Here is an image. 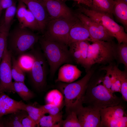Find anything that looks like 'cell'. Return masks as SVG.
<instances>
[{"mask_svg": "<svg viewBox=\"0 0 127 127\" xmlns=\"http://www.w3.org/2000/svg\"><path fill=\"white\" fill-rule=\"evenodd\" d=\"M7 115L4 117L5 127H23L22 121L28 115L27 112L24 110H19Z\"/></svg>", "mask_w": 127, "mask_h": 127, "instance_id": "cell-21", "label": "cell"}, {"mask_svg": "<svg viewBox=\"0 0 127 127\" xmlns=\"http://www.w3.org/2000/svg\"><path fill=\"white\" fill-rule=\"evenodd\" d=\"M104 75L94 74L88 83L83 103L86 106L100 109L118 105L123 99L114 94L111 93L103 84Z\"/></svg>", "mask_w": 127, "mask_h": 127, "instance_id": "cell-1", "label": "cell"}, {"mask_svg": "<svg viewBox=\"0 0 127 127\" xmlns=\"http://www.w3.org/2000/svg\"><path fill=\"white\" fill-rule=\"evenodd\" d=\"M127 69L122 71L119 70V79L121 85L120 93L122 98L126 102L127 101Z\"/></svg>", "mask_w": 127, "mask_h": 127, "instance_id": "cell-32", "label": "cell"}, {"mask_svg": "<svg viewBox=\"0 0 127 127\" xmlns=\"http://www.w3.org/2000/svg\"><path fill=\"white\" fill-rule=\"evenodd\" d=\"M38 41L41 49L50 67V75L53 77L62 65L74 62L68 46L63 43L49 39L43 35Z\"/></svg>", "mask_w": 127, "mask_h": 127, "instance_id": "cell-2", "label": "cell"}, {"mask_svg": "<svg viewBox=\"0 0 127 127\" xmlns=\"http://www.w3.org/2000/svg\"></svg>", "mask_w": 127, "mask_h": 127, "instance_id": "cell-41", "label": "cell"}, {"mask_svg": "<svg viewBox=\"0 0 127 127\" xmlns=\"http://www.w3.org/2000/svg\"><path fill=\"white\" fill-rule=\"evenodd\" d=\"M20 26L9 31L7 48L14 56L31 50L38 41L39 37L31 30Z\"/></svg>", "mask_w": 127, "mask_h": 127, "instance_id": "cell-5", "label": "cell"}, {"mask_svg": "<svg viewBox=\"0 0 127 127\" xmlns=\"http://www.w3.org/2000/svg\"><path fill=\"white\" fill-rule=\"evenodd\" d=\"M67 114L66 119L62 121L60 127H81L75 111H72Z\"/></svg>", "mask_w": 127, "mask_h": 127, "instance_id": "cell-30", "label": "cell"}, {"mask_svg": "<svg viewBox=\"0 0 127 127\" xmlns=\"http://www.w3.org/2000/svg\"><path fill=\"white\" fill-rule=\"evenodd\" d=\"M90 44L87 40L72 43L68 46L69 50L74 62L84 67L88 46Z\"/></svg>", "mask_w": 127, "mask_h": 127, "instance_id": "cell-15", "label": "cell"}, {"mask_svg": "<svg viewBox=\"0 0 127 127\" xmlns=\"http://www.w3.org/2000/svg\"><path fill=\"white\" fill-rule=\"evenodd\" d=\"M2 10L1 9V8L0 5V14L1 13V11H2Z\"/></svg>", "mask_w": 127, "mask_h": 127, "instance_id": "cell-40", "label": "cell"}, {"mask_svg": "<svg viewBox=\"0 0 127 127\" xmlns=\"http://www.w3.org/2000/svg\"><path fill=\"white\" fill-rule=\"evenodd\" d=\"M21 123L23 127H34L37 126L36 123L28 115L23 119Z\"/></svg>", "mask_w": 127, "mask_h": 127, "instance_id": "cell-36", "label": "cell"}, {"mask_svg": "<svg viewBox=\"0 0 127 127\" xmlns=\"http://www.w3.org/2000/svg\"><path fill=\"white\" fill-rule=\"evenodd\" d=\"M19 26L32 30L40 31V26L36 19L28 8L23 23L21 26Z\"/></svg>", "mask_w": 127, "mask_h": 127, "instance_id": "cell-28", "label": "cell"}, {"mask_svg": "<svg viewBox=\"0 0 127 127\" xmlns=\"http://www.w3.org/2000/svg\"><path fill=\"white\" fill-rule=\"evenodd\" d=\"M12 56L7 47L0 64V93L14 92L11 73Z\"/></svg>", "mask_w": 127, "mask_h": 127, "instance_id": "cell-11", "label": "cell"}, {"mask_svg": "<svg viewBox=\"0 0 127 127\" xmlns=\"http://www.w3.org/2000/svg\"><path fill=\"white\" fill-rule=\"evenodd\" d=\"M25 104L22 101L12 99L4 92L0 93V116L23 110Z\"/></svg>", "mask_w": 127, "mask_h": 127, "instance_id": "cell-17", "label": "cell"}, {"mask_svg": "<svg viewBox=\"0 0 127 127\" xmlns=\"http://www.w3.org/2000/svg\"><path fill=\"white\" fill-rule=\"evenodd\" d=\"M75 14L88 30L90 36L91 42L113 40L114 38L101 25L79 11L75 13Z\"/></svg>", "mask_w": 127, "mask_h": 127, "instance_id": "cell-10", "label": "cell"}, {"mask_svg": "<svg viewBox=\"0 0 127 127\" xmlns=\"http://www.w3.org/2000/svg\"><path fill=\"white\" fill-rule=\"evenodd\" d=\"M82 72L76 66L65 64L60 68L55 82L67 83L74 82L81 76Z\"/></svg>", "mask_w": 127, "mask_h": 127, "instance_id": "cell-16", "label": "cell"}, {"mask_svg": "<svg viewBox=\"0 0 127 127\" xmlns=\"http://www.w3.org/2000/svg\"><path fill=\"white\" fill-rule=\"evenodd\" d=\"M38 107L41 108L45 112L46 114L50 115H56L60 112L61 108L51 104H46L40 106Z\"/></svg>", "mask_w": 127, "mask_h": 127, "instance_id": "cell-35", "label": "cell"}, {"mask_svg": "<svg viewBox=\"0 0 127 127\" xmlns=\"http://www.w3.org/2000/svg\"><path fill=\"white\" fill-rule=\"evenodd\" d=\"M15 3L13 0H0V5L2 10L6 9Z\"/></svg>", "mask_w": 127, "mask_h": 127, "instance_id": "cell-37", "label": "cell"}, {"mask_svg": "<svg viewBox=\"0 0 127 127\" xmlns=\"http://www.w3.org/2000/svg\"><path fill=\"white\" fill-rule=\"evenodd\" d=\"M10 26H6L3 22L0 25V64L5 48Z\"/></svg>", "mask_w": 127, "mask_h": 127, "instance_id": "cell-29", "label": "cell"}, {"mask_svg": "<svg viewBox=\"0 0 127 127\" xmlns=\"http://www.w3.org/2000/svg\"><path fill=\"white\" fill-rule=\"evenodd\" d=\"M11 73L12 78L15 81L24 83L25 72L18 64L15 57L12 55Z\"/></svg>", "mask_w": 127, "mask_h": 127, "instance_id": "cell-26", "label": "cell"}, {"mask_svg": "<svg viewBox=\"0 0 127 127\" xmlns=\"http://www.w3.org/2000/svg\"><path fill=\"white\" fill-rule=\"evenodd\" d=\"M78 11L99 23L117 40L118 44L127 43V34L123 27L120 26L109 16L86 8L78 4Z\"/></svg>", "mask_w": 127, "mask_h": 127, "instance_id": "cell-6", "label": "cell"}, {"mask_svg": "<svg viewBox=\"0 0 127 127\" xmlns=\"http://www.w3.org/2000/svg\"><path fill=\"white\" fill-rule=\"evenodd\" d=\"M119 63L123 64L127 68V43L117 44L116 60Z\"/></svg>", "mask_w": 127, "mask_h": 127, "instance_id": "cell-31", "label": "cell"}, {"mask_svg": "<svg viewBox=\"0 0 127 127\" xmlns=\"http://www.w3.org/2000/svg\"><path fill=\"white\" fill-rule=\"evenodd\" d=\"M84 40L91 42L90 36L88 30L78 19L70 30L68 46L72 43Z\"/></svg>", "mask_w": 127, "mask_h": 127, "instance_id": "cell-18", "label": "cell"}, {"mask_svg": "<svg viewBox=\"0 0 127 127\" xmlns=\"http://www.w3.org/2000/svg\"><path fill=\"white\" fill-rule=\"evenodd\" d=\"M78 20L77 17L73 19H50L43 35L49 39L63 43L68 46L70 30Z\"/></svg>", "mask_w": 127, "mask_h": 127, "instance_id": "cell-8", "label": "cell"}, {"mask_svg": "<svg viewBox=\"0 0 127 127\" xmlns=\"http://www.w3.org/2000/svg\"><path fill=\"white\" fill-rule=\"evenodd\" d=\"M100 109L83 105L76 112L81 127H100Z\"/></svg>", "mask_w": 127, "mask_h": 127, "instance_id": "cell-13", "label": "cell"}, {"mask_svg": "<svg viewBox=\"0 0 127 127\" xmlns=\"http://www.w3.org/2000/svg\"><path fill=\"white\" fill-rule=\"evenodd\" d=\"M90 4V9L104 13L113 18L112 10L114 0H88Z\"/></svg>", "mask_w": 127, "mask_h": 127, "instance_id": "cell-19", "label": "cell"}, {"mask_svg": "<svg viewBox=\"0 0 127 127\" xmlns=\"http://www.w3.org/2000/svg\"><path fill=\"white\" fill-rule=\"evenodd\" d=\"M122 102L118 105L100 109V127H127L126 108Z\"/></svg>", "mask_w": 127, "mask_h": 127, "instance_id": "cell-9", "label": "cell"}, {"mask_svg": "<svg viewBox=\"0 0 127 127\" xmlns=\"http://www.w3.org/2000/svg\"><path fill=\"white\" fill-rule=\"evenodd\" d=\"M50 19H73L75 13L61 0H44Z\"/></svg>", "mask_w": 127, "mask_h": 127, "instance_id": "cell-12", "label": "cell"}, {"mask_svg": "<svg viewBox=\"0 0 127 127\" xmlns=\"http://www.w3.org/2000/svg\"><path fill=\"white\" fill-rule=\"evenodd\" d=\"M94 72L92 68L80 79L69 83L57 82L58 88L62 94L67 114L75 111L83 105V100L89 79ZM57 83V82H56Z\"/></svg>", "mask_w": 127, "mask_h": 127, "instance_id": "cell-3", "label": "cell"}, {"mask_svg": "<svg viewBox=\"0 0 127 127\" xmlns=\"http://www.w3.org/2000/svg\"><path fill=\"white\" fill-rule=\"evenodd\" d=\"M0 127H5L4 118L3 116H0Z\"/></svg>", "mask_w": 127, "mask_h": 127, "instance_id": "cell-39", "label": "cell"}, {"mask_svg": "<svg viewBox=\"0 0 127 127\" xmlns=\"http://www.w3.org/2000/svg\"><path fill=\"white\" fill-rule=\"evenodd\" d=\"M114 0L113 15L119 22L123 24L126 31L127 29V3L121 0Z\"/></svg>", "mask_w": 127, "mask_h": 127, "instance_id": "cell-20", "label": "cell"}, {"mask_svg": "<svg viewBox=\"0 0 127 127\" xmlns=\"http://www.w3.org/2000/svg\"><path fill=\"white\" fill-rule=\"evenodd\" d=\"M117 44L113 40H97L89 45L84 68L86 72L96 64L105 65L116 60Z\"/></svg>", "mask_w": 127, "mask_h": 127, "instance_id": "cell-4", "label": "cell"}, {"mask_svg": "<svg viewBox=\"0 0 127 127\" xmlns=\"http://www.w3.org/2000/svg\"><path fill=\"white\" fill-rule=\"evenodd\" d=\"M46 104H51L60 108L64 104V97L61 92L57 89L51 90L47 94L45 98Z\"/></svg>", "mask_w": 127, "mask_h": 127, "instance_id": "cell-24", "label": "cell"}, {"mask_svg": "<svg viewBox=\"0 0 127 127\" xmlns=\"http://www.w3.org/2000/svg\"><path fill=\"white\" fill-rule=\"evenodd\" d=\"M28 7L39 24L40 32H43L50 20L44 0H20Z\"/></svg>", "mask_w": 127, "mask_h": 127, "instance_id": "cell-14", "label": "cell"}, {"mask_svg": "<svg viewBox=\"0 0 127 127\" xmlns=\"http://www.w3.org/2000/svg\"><path fill=\"white\" fill-rule=\"evenodd\" d=\"M23 110L26 111L28 115L35 121L38 127L39 121L42 117L46 113L40 108L35 107L33 105L25 104Z\"/></svg>", "mask_w": 127, "mask_h": 127, "instance_id": "cell-27", "label": "cell"}, {"mask_svg": "<svg viewBox=\"0 0 127 127\" xmlns=\"http://www.w3.org/2000/svg\"><path fill=\"white\" fill-rule=\"evenodd\" d=\"M16 8L15 2L12 6L6 9L3 22L6 26H11V23L16 14Z\"/></svg>", "mask_w": 127, "mask_h": 127, "instance_id": "cell-33", "label": "cell"}, {"mask_svg": "<svg viewBox=\"0 0 127 127\" xmlns=\"http://www.w3.org/2000/svg\"><path fill=\"white\" fill-rule=\"evenodd\" d=\"M17 62L25 72H29L31 69L34 62V56L30 51L24 53L18 56Z\"/></svg>", "mask_w": 127, "mask_h": 127, "instance_id": "cell-25", "label": "cell"}, {"mask_svg": "<svg viewBox=\"0 0 127 127\" xmlns=\"http://www.w3.org/2000/svg\"><path fill=\"white\" fill-rule=\"evenodd\" d=\"M62 112L60 111L54 115H43L39 122V126L42 127H59L62 120Z\"/></svg>", "mask_w": 127, "mask_h": 127, "instance_id": "cell-22", "label": "cell"}, {"mask_svg": "<svg viewBox=\"0 0 127 127\" xmlns=\"http://www.w3.org/2000/svg\"><path fill=\"white\" fill-rule=\"evenodd\" d=\"M27 7L22 1L18 0L16 14L19 21V26L22 25L26 15L28 9Z\"/></svg>", "mask_w": 127, "mask_h": 127, "instance_id": "cell-34", "label": "cell"}, {"mask_svg": "<svg viewBox=\"0 0 127 127\" xmlns=\"http://www.w3.org/2000/svg\"><path fill=\"white\" fill-rule=\"evenodd\" d=\"M14 92L16 93L24 100L29 101L35 96L33 92L29 89L24 83L15 81L13 83Z\"/></svg>", "mask_w": 127, "mask_h": 127, "instance_id": "cell-23", "label": "cell"}, {"mask_svg": "<svg viewBox=\"0 0 127 127\" xmlns=\"http://www.w3.org/2000/svg\"><path fill=\"white\" fill-rule=\"evenodd\" d=\"M34 59L32 67L29 72L30 79L33 87L37 91H43L46 85L47 62L41 49L35 48L30 51Z\"/></svg>", "mask_w": 127, "mask_h": 127, "instance_id": "cell-7", "label": "cell"}, {"mask_svg": "<svg viewBox=\"0 0 127 127\" xmlns=\"http://www.w3.org/2000/svg\"><path fill=\"white\" fill-rule=\"evenodd\" d=\"M72 0L77 2L78 4H81L85 5L89 8L90 7V4L88 0Z\"/></svg>", "mask_w": 127, "mask_h": 127, "instance_id": "cell-38", "label": "cell"}]
</instances>
